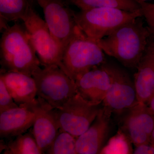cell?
<instances>
[{
    "label": "cell",
    "instance_id": "cell-1",
    "mask_svg": "<svg viewBox=\"0 0 154 154\" xmlns=\"http://www.w3.org/2000/svg\"><path fill=\"white\" fill-rule=\"evenodd\" d=\"M142 17L122 25L97 42L105 54L128 68L137 69L152 36L148 27L144 24Z\"/></svg>",
    "mask_w": 154,
    "mask_h": 154
},
{
    "label": "cell",
    "instance_id": "cell-2",
    "mask_svg": "<svg viewBox=\"0 0 154 154\" xmlns=\"http://www.w3.org/2000/svg\"><path fill=\"white\" fill-rule=\"evenodd\" d=\"M0 47L3 70L32 76L41 64L24 25L16 23L4 30Z\"/></svg>",
    "mask_w": 154,
    "mask_h": 154
},
{
    "label": "cell",
    "instance_id": "cell-3",
    "mask_svg": "<svg viewBox=\"0 0 154 154\" xmlns=\"http://www.w3.org/2000/svg\"><path fill=\"white\" fill-rule=\"evenodd\" d=\"M142 17L141 9L129 12L113 8L81 10L75 15L79 28L86 36L96 42L122 25Z\"/></svg>",
    "mask_w": 154,
    "mask_h": 154
},
{
    "label": "cell",
    "instance_id": "cell-4",
    "mask_svg": "<svg viewBox=\"0 0 154 154\" xmlns=\"http://www.w3.org/2000/svg\"><path fill=\"white\" fill-rule=\"evenodd\" d=\"M105 53L96 42L79 29L64 50V72L74 82L78 77L106 61Z\"/></svg>",
    "mask_w": 154,
    "mask_h": 154
},
{
    "label": "cell",
    "instance_id": "cell-5",
    "mask_svg": "<svg viewBox=\"0 0 154 154\" xmlns=\"http://www.w3.org/2000/svg\"><path fill=\"white\" fill-rule=\"evenodd\" d=\"M37 88V97L47 102L54 109L62 106L78 93L75 82L60 67L51 65L33 72Z\"/></svg>",
    "mask_w": 154,
    "mask_h": 154
},
{
    "label": "cell",
    "instance_id": "cell-6",
    "mask_svg": "<svg viewBox=\"0 0 154 154\" xmlns=\"http://www.w3.org/2000/svg\"><path fill=\"white\" fill-rule=\"evenodd\" d=\"M22 21L42 65H57L63 70L64 50L52 36L45 21L32 8Z\"/></svg>",
    "mask_w": 154,
    "mask_h": 154
},
{
    "label": "cell",
    "instance_id": "cell-7",
    "mask_svg": "<svg viewBox=\"0 0 154 154\" xmlns=\"http://www.w3.org/2000/svg\"><path fill=\"white\" fill-rule=\"evenodd\" d=\"M99 105L89 102L77 93L62 106L54 109L60 130L77 138L94 121L102 108Z\"/></svg>",
    "mask_w": 154,
    "mask_h": 154
},
{
    "label": "cell",
    "instance_id": "cell-8",
    "mask_svg": "<svg viewBox=\"0 0 154 154\" xmlns=\"http://www.w3.org/2000/svg\"><path fill=\"white\" fill-rule=\"evenodd\" d=\"M36 2L43 10L51 33L64 50L79 29L75 20V12L65 0H36Z\"/></svg>",
    "mask_w": 154,
    "mask_h": 154
},
{
    "label": "cell",
    "instance_id": "cell-9",
    "mask_svg": "<svg viewBox=\"0 0 154 154\" xmlns=\"http://www.w3.org/2000/svg\"><path fill=\"white\" fill-rule=\"evenodd\" d=\"M111 76V85L103 103V108L111 114L129 109L138 103L134 82L123 69L106 61Z\"/></svg>",
    "mask_w": 154,
    "mask_h": 154
},
{
    "label": "cell",
    "instance_id": "cell-10",
    "mask_svg": "<svg viewBox=\"0 0 154 154\" xmlns=\"http://www.w3.org/2000/svg\"><path fill=\"white\" fill-rule=\"evenodd\" d=\"M20 107L28 108L35 114L32 134L43 153L60 131L54 109L38 97L33 102Z\"/></svg>",
    "mask_w": 154,
    "mask_h": 154
},
{
    "label": "cell",
    "instance_id": "cell-11",
    "mask_svg": "<svg viewBox=\"0 0 154 154\" xmlns=\"http://www.w3.org/2000/svg\"><path fill=\"white\" fill-rule=\"evenodd\" d=\"M122 131L135 147L149 143L154 129V116L146 104L138 103L126 110Z\"/></svg>",
    "mask_w": 154,
    "mask_h": 154
},
{
    "label": "cell",
    "instance_id": "cell-12",
    "mask_svg": "<svg viewBox=\"0 0 154 154\" xmlns=\"http://www.w3.org/2000/svg\"><path fill=\"white\" fill-rule=\"evenodd\" d=\"M111 76L106 61L77 78V91L86 100L100 105L111 84Z\"/></svg>",
    "mask_w": 154,
    "mask_h": 154
},
{
    "label": "cell",
    "instance_id": "cell-13",
    "mask_svg": "<svg viewBox=\"0 0 154 154\" xmlns=\"http://www.w3.org/2000/svg\"><path fill=\"white\" fill-rule=\"evenodd\" d=\"M111 114L102 107L90 127L76 138L77 153L100 154L109 133Z\"/></svg>",
    "mask_w": 154,
    "mask_h": 154
},
{
    "label": "cell",
    "instance_id": "cell-14",
    "mask_svg": "<svg viewBox=\"0 0 154 154\" xmlns=\"http://www.w3.org/2000/svg\"><path fill=\"white\" fill-rule=\"evenodd\" d=\"M137 69L134 82L137 101L146 104L154 92V40L149 43Z\"/></svg>",
    "mask_w": 154,
    "mask_h": 154
},
{
    "label": "cell",
    "instance_id": "cell-15",
    "mask_svg": "<svg viewBox=\"0 0 154 154\" xmlns=\"http://www.w3.org/2000/svg\"><path fill=\"white\" fill-rule=\"evenodd\" d=\"M2 79L14 102L19 106L30 104L37 97V88L33 77L17 72L1 69Z\"/></svg>",
    "mask_w": 154,
    "mask_h": 154
},
{
    "label": "cell",
    "instance_id": "cell-16",
    "mask_svg": "<svg viewBox=\"0 0 154 154\" xmlns=\"http://www.w3.org/2000/svg\"><path fill=\"white\" fill-rule=\"evenodd\" d=\"M35 115L25 107H15L0 113V136L17 137L25 133L33 126Z\"/></svg>",
    "mask_w": 154,
    "mask_h": 154
},
{
    "label": "cell",
    "instance_id": "cell-17",
    "mask_svg": "<svg viewBox=\"0 0 154 154\" xmlns=\"http://www.w3.org/2000/svg\"><path fill=\"white\" fill-rule=\"evenodd\" d=\"M36 0H0L1 30L8 26V23L23 20L30 9L33 8Z\"/></svg>",
    "mask_w": 154,
    "mask_h": 154
},
{
    "label": "cell",
    "instance_id": "cell-18",
    "mask_svg": "<svg viewBox=\"0 0 154 154\" xmlns=\"http://www.w3.org/2000/svg\"><path fill=\"white\" fill-rule=\"evenodd\" d=\"M80 10L96 8H113L129 12L140 10L137 0H68Z\"/></svg>",
    "mask_w": 154,
    "mask_h": 154
},
{
    "label": "cell",
    "instance_id": "cell-19",
    "mask_svg": "<svg viewBox=\"0 0 154 154\" xmlns=\"http://www.w3.org/2000/svg\"><path fill=\"white\" fill-rule=\"evenodd\" d=\"M11 154H43L33 134H23L10 142L7 148Z\"/></svg>",
    "mask_w": 154,
    "mask_h": 154
},
{
    "label": "cell",
    "instance_id": "cell-20",
    "mask_svg": "<svg viewBox=\"0 0 154 154\" xmlns=\"http://www.w3.org/2000/svg\"><path fill=\"white\" fill-rule=\"evenodd\" d=\"M76 138L60 131L55 140L43 154H77Z\"/></svg>",
    "mask_w": 154,
    "mask_h": 154
},
{
    "label": "cell",
    "instance_id": "cell-21",
    "mask_svg": "<svg viewBox=\"0 0 154 154\" xmlns=\"http://www.w3.org/2000/svg\"><path fill=\"white\" fill-rule=\"evenodd\" d=\"M131 141L122 131L109 140L100 154H131Z\"/></svg>",
    "mask_w": 154,
    "mask_h": 154
},
{
    "label": "cell",
    "instance_id": "cell-22",
    "mask_svg": "<svg viewBox=\"0 0 154 154\" xmlns=\"http://www.w3.org/2000/svg\"><path fill=\"white\" fill-rule=\"evenodd\" d=\"M19 106L14 102L3 80L0 79V113Z\"/></svg>",
    "mask_w": 154,
    "mask_h": 154
},
{
    "label": "cell",
    "instance_id": "cell-23",
    "mask_svg": "<svg viewBox=\"0 0 154 154\" xmlns=\"http://www.w3.org/2000/svg\"><path fill=\"white\" fill-rule=\"evenodd\" d=\"M137 1L140 5L143 17L145 19L152 35L154 36V3Z\"/></svg>",
    "mask_w": 154,
    "mask_h": 154
},
{
    "label": "cell",
    "instance_id": "cell-24",
    "mask_svg": "<svg viewBox=\"0 0 154 154\" xmlns=\"http://www.w3.org/2000/svg\"><path fill=\"white\" fill-rule=\"evenodd\" d=\"M132 154H154V145L151 143L135 147Z\"/></svg>",
    "mask_w": 154,
    "mask_h": 154
},
{
    "label": "cell",
    "instance_id": "cell-25",
    "mask_svg": "<svg viewBox=\"0 0 154 154\" xmlns=\"http://www.w3.org/2000/svg\"><path fill=\"white\" fill-rule=\"evenodd\" d=\"M146 105L148 107L149 110L151 111V112L154 116V92L152 94L149 101L147 102Z\"/></svg>",
    "mask_w": 154,
    "mask_h": 154
},
{
    "label": "cell",
    "instance_id": "cell-26",
    "mask_svg": "<svg viewBox=\"0 0 154 154\" xmlns=\"http://www.w3.org/2000/svg\"><path fill=\"white\" fill-rule=\"evenodd\" d=\"M150 143H151L154 145V129L152 133L151 137L150 142Z\"/></svg>",
    "mask_w": 154,
    "mask_h": 154
},
{
    "label": "cell",
    "instance_id": "cell-27",
    "mask_svg": "<svg viewBox=\"0 0 154 154\" xmlns=\"http://www.w3.org/2000/svg\"><path fill=\"white\" fill-rule=\"evenodd\" d=\"M2 154H11L9 152L8 150L7 149H6L3 152Z\"/></svg>",
    "mask_w": 154,
    "mask_h": 154
},
{
    "label": "cell",
    "instance_id": "cell-28",
    "mask_svg": "<svg viewBox=\"0 0 154 154\" xmlns=\"http://www.w3.org/2000/svg\"><path fill=\"white\" fill-rule=\"evenodd\" d=\"M139 1H142V2H146V1H151V0H139Z\"/></svg>",
    "mask_w": 154,
    "mask_h": 154
},
{
    "label": "cell",
    "instance_id": "cell-29",
    "mask_svg": "<svg viewBox=\"0 0 154 154\" xmlns=\"http://www.w3.org/2000/svg\"><path fill=\"white\" fill-rule=\"evenodd\" d=\"M77 154H79V153H78Z\"/></svg>",
    "mask_w": 154,
    "mask_h": 154
}]
</instances>
